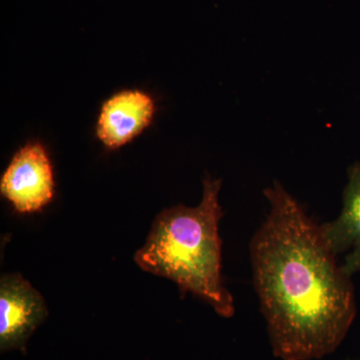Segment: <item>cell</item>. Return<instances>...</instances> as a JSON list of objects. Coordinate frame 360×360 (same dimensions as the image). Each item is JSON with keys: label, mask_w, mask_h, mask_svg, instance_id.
<instances>
[{"label": "cell", "mask_w": 360, "mask_h": 360, "mask_svg": "<svg viewBox=\"0 0 360 360\" xmlns=\"http://www.w3.org/2000/svg\"><path fill=\"white\" fill-rule=\"evenodd\" d=\"M322 234L335 255L350 251L360 243V162L348 168V179L338 219L321 224Z\"/></svg>", "instance_id": "obj_6"}, {"label": "cell", "mask_w": 360, "mask_h": 360, "mask_svg": "<svg viewBox=\"0 0 360 360\" xmlns=\"http://www.w3.org/2000/svg\"><path fill=\"white\" fill-rule=\"evenodd\" d=\"M269 212L250 241L253 284L274 356L323 359L356 315L352 277L336 262L321 224L279 181L264 191Z\"/></svg>", "instance_id": "obj_1"}, {"label": "cell", "mask_w": 360, "mask_h": 360, "mask_svg": "<svg viewBox=\"0 0 360 360\" xmlns=\"http://www.w3.org/2000/svg\"><path fill=\"white\" fill-rule=\"evenodd\" d=\"M0 193L20 213L39 212L51 202L53 172L41 144L27 143L15 153L0 180Z\"/></svg>", "instance_id": "obj_3"}, {"label": "cell", "mask_w": 360, "mask_h": 360, "mask_svg": "<svg viewBox=\"0 0 360 360\" xmlns=\"http://www.w3.org/2000/svg\"><path fill=\"white\" fill-rule=\"evenodd\" d=\"M49 314L41 295L20 274L0 281V349H23Z\"/></svg>", "instance_id": "obj_4"}, {"label": "cell", "mask_w": 360, "mask_h": 360, "mask_svg": "<svg viewBox=\"0 0 360 360\" xmlns=\"http://www.w3.org/2000/svg\"><path fill=\"white\" fill-rule=\"evenodd\" d=\"M221 179L207 175L200 205L162 210L146 243L135 253L134 262L144 271L174 281L182 295L193 293L220 316L229 319L236 314V307L221 274Z\"/></svg>", "instance_id": "obj_2"}, {"label": "cell", "mask_w": 360, "mask_h": 360, "mask_svg": "<svg viewBox=\"0 0 360 360\" xmlns=\"http://www.w3.org/2000/svg\"><path fill=\"white\" fill-rule=\"evenodd\" d=\"M155 110L148 94L139 90L120 92L104 103L97 122V137L108 148H122L148 127Z\"/></svg>", "instance_id": "obj_5"}, {"label": "cell", "mask_w": 360, "mask_h": 360, "mask_svg": "<svg viewBox=\"0 0 360 360\" xmlns=\"http://www.w3.org/2000/svg\"><path fill=\"white\" fill-rule=\"evenodd\" d=\"M341 266L350 276L360 272V243L348 252L345 262L341 264Z\"/></svg>", "instance_id": "obj_7"}]
</instances>
